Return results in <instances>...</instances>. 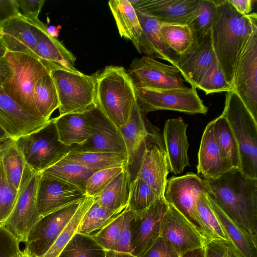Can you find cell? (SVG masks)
Masks as SVG:
<instances>
[{
	"label": "cell",
	"instance_id": "6da1fadb",
	"mask_svg": "<svg viewBox=\"0 0 257 257\" xmlns=\"http://www.w3.org/2000/svg\"><path fill=\"white\" fill-rule=\"evenodd\" d=\"M203 179L207 194L222 210L257 239V179L248 177L235 168L217 179Z\"/></svg>",
	"mask_w": 257,
	"mask_h": 257
},
{
	"label": "cell",
	"instance_id": "7a4b0ae2",
	"mask_svg": "<svg viewBox=\"0 0 257 257\" xmlns=\"http://www.w3.org/2000/svg\"><path fill=\"white\" fill-rule=\"evenodd\" d=\"M215 1L217 11L211 29L212 46L218 63L232 86L238 58L257 28V15L239 14L227 0Z\"/></svg>",
	"mask_w": 257,
	"mask_h": 257
},
{
	"label": "cell",
	"instance_id": "3957f363",
	"mask_svg": "<svg viewBox=\"0 0 257 257\" xmlns=\"http://www.w3.org/2000/svg\"><path fill=\"white\" fill-rule=\"evenodd\" d=\"M95 73L96 106L119 130L137 101L135 86L123 67L108 66Z\"/></svg>",
	"mask_w": 257,
	"mask_h": 257
},
{
	"label": "cell",
	"instance_id": "277c9868",
	"mask_svg": "<svg viewBox=\"0 0 257 257\" xmlns=\"http://www.w3.org/2000/svg\"><path fill=\"white\" fill-rule=\"evenodd\" d=\"M221 115L227 120L238 145L239 169L246 176L257 179V121L233 90L226 92Z\"/></svg>",
	"mask_w": 257,
	"mask_h": 257
},
{
	"label": "cell",
	"instance_id": "5b68a950",
	"mask_svg": "<svg viewBox=\"0 0 257 257\" xmlns=\"http://www.w3.org/2000/svg\"><path fill=\"white\" fill-rule=\"evenodd\" d=\"M5 57L8 74L2 89L23 109L39 117L34 105L35 88L50 71L38 58L27 54L7 51Z\"/></svg>",
	"mask_w": 257,
	"mask_h": 257
},
{
	"label": "cell",
	"instance_id": "8992f818",
	"mask_svg": "<svg viewBox=\"0 0 257 257\" xmlns=\"http://www.w3.org/2000/svg\"><path fill=\"white\" fill-rule=\"evenodd\" d=\"M14 141L26 164L40 173L64 158L71 149L59 141L54 118L38 130Z\"/></svg>",
	"mask_w": 257,
	"mask_h": 257
},
{
	"label": "cell",
	"instance_id": "52a82bcc",
	"mask_svg": "<svg viewBox=\"0 0 257 257\" xmlns=\"http://www.w3.org/2000/svg\"><path fill=\"white\" fill-rule=\"evenodd\" d=\"M41 176V173L26 164L14 207L2 228L18 244L25 242L29 232L40 219L37 198Z\"/></svg>",
	"mask_w": 257,
	"mask_h": 257
},
{
	"label": "cell",
	"instance_id": "ba28073f",
	"mask_svg": "<svg viewBox=\"0 0 257 257\" xmlns=\"http://www.w3.org/2000/svg\"><path fill=\"white\" fill-rule=\"evenodd\" d=\"M59 102V115L84 112L96 104V75L63 69L50 72Z\"/></svg>",
	"mask_w": 257,
	"mask_h": 257
},
{
	"label": "cell",
	"instance_id": "9c48e42d",
	"mask_svg": "<svg viewBox=\"0 0 257 257\" xmlns=\"http://www.w3.org/2000/svg\"><path fill=\"white\" fill-rule=\"evenodd\" d=\"M135 92L137 103L144 114L168 110L191 114H205L208 111V107L193 87L163 89L135 88Z\"/></svg>",
	"mask_w": 257,
	"mask_h": 257
},
{
	"label": "cell",
	"instance_id": "30bf717a",
	"mask_svg": "<svg viewBox=\"0 0 257 257\" xmlns=\"http://www.w3.org/2000/svg\"><path fill=\"white\" fill-rule=\"evenodd\" d=\"M203 193H208L203 179L198 174L191 172L169 178L164 198L167 203L172 205L186 217L206 240L210 239L209 234L195 208L197 198Z\"/></svg>",
	"mask_w": 257,
	"mask_h": 257
},
{
	"label": "cell",
	"instance_id": "8fae6325",
	"mask_svg": "<svg viewBox=\"0 0 257 257\" xmlns=\"http://www.w3.org/2000/svg\"><path fill=\"white\" fill-rule=\"evenodd\" d=\"M135 88H186L185 80L174 65L144 56L136 58L126 70Z\"/></svg>",
	"mask_w": 257,
	"mask_h": 257
},
{
	"label": "cell",
	"instance_id": "7c38bea8",
	"mask_svg": "<svg viewBox=\"0 0 257 257\" xmlns=\"http://www.w3.org/2000/svg\"><path fill=\"white\" fill-rule=\"evenodd\" d=\"M232 87L257 121V28L238 58Z\"/></svg>",
	"mask_w": 257,
	"mask_h": 257
},
{
	"label": "cell",
	"instance_id": "4fadbf2b",
	"mask_svg": "<svg viewBox=\"0 0 257 257\" xmlns=\"http://www.w3.org/2000/svg\"><path fill=\"white\" fill-rule=\"evenodd\" d=\"M138 156L139 166L136 176L140 177L164 197L170 171L163 137L160 133L148 137Z\"/></svg>",
	"mask_w": 257,
	"mask_h": 257
},
{
	"label": "cell",
	"instance_id": "5bb4252c",
	"mask_svg": "<svg viewBox=\"0 0 257 257\" xmlns=\"http://www.w3.org/2000/svg\"><path fill=\"white\" fill-rule=\"evenodd\" d=\"M84 198L41 218L25 242L31 257H40L51 247L80 206Z\"/></svg>",
	"mask_w": 257,
	"mask_h": 257
},
{
	"label": "cell",
	"instance_id": "9a60e30c",
	"mask_svg": "<svg viewBox=\"0 0 257 257\" xmlns=\"http://www.w3.org/2000/svg\"><path fill=\"white\" fill-rule=\"evenodd\" d=\"M189 47L179 56L176 66L191 87L197 88L206 72L218 63L213 48L211 30L199 36H193Z\"/></svg>",
	"mask_w": 257,
	"mask_h": 257
},
{
	"label": "cell",
	"instance_id": "2e32d148",
	"mask_svg": "<svg viewBox=\"0 0 257 257\" xmlns=\"http://www.w3.org/2000/svg\"><path fill=\"white\" fill-rule=\"evenodd\" d=\"M160 235L181 256L189 251L203 247L204 245L205 239L196 228L168 203L161 221Z\"/></svg>",
	"mask_w": 257,
	"mask_h": 257
},
{
	"label": "cell",
	"instance_id": "e0dca14e",
	"mask_svg": "<svg viewBox=\"0 0 257 257\" xmlns=\"http://www.w3.org/2000/svg\"><path fill=\"white\" fill-rule=\"evenodd\" d=\"M167 208L163 198L143 211L134 212L130 221L132 254L140 257L160 236L161 221Z\"/></svg>",
	"mask_w": 257,
	"mask_h": 257
},
{
	"label": "cell",
	"instance_id": "ac0fdd59",
	"mask_svg": "<svg viewBox=\"0 0 257 257\" xmlns=\"http://www.w3.org/2000/svg\"><path fill=\"white\" fill-rule=\"evenodd\" d=\"M89 111L93 128V135L83 144L72 146L69 153L92 152L126 153L119 130L97 106Z\"/></svg>",
	"mask_w": 257,
	"mask_h": 257
},
{
	"label": "cell",
	"instance_id": "d6986e66",
	"mask_svg": "<svg viewBox=\"0 0 257 257\" xmlns=\"http://www.w3.org/2000/svg\"><path fill=\"white\" fill-rule=\"evenodd\" d=\"M130 2L135 10L153 17L162 24L187 25L197 14L200 0H136Z\"/></svg>",
	"mask_w": 257,
	"mask_h": 257
},
{
	"label": "cell",
	"instance_id": "ffe728a7",
	"mask_svg": "<svg viewBox=\"0 0 257 257\" xmlns=\"http://www.w3.org/2000/svg\"><path fill=\"white\" fill-rule=\"evenodd\" d=\"M85 197V194L75 186L41 174L37 198L40 219Z\"/></svg>",
	"mask_w": 257,
	"mask_h": 257
},
{
	"label": "cell",
	"instance_id": "44dd1931",
	"mask_svg": "<svg viewBox=\"0 0 257 257\" xmlns=\"http://www.w3.org/2000/svg\"><path fill=\"white\" fill-rule=\"evenodd\" d=\"M49 120L23 109L0 87V127L10 138L15 140L35 132Z\"/></svg>",
	"mask_w": 257,
	"mask_h": 257
},
{
	"label": "cell",
	"instance_id": "7402d4cb",
	"mask_svg": "<svg viewBox=\"0 0 257 257\" xmlns=\"http://www.w3.org/2000/svg\"><path fill=\"white\" fill-rule=\"evenodd\" d=\"M36 37L35 55L50 72L56 69L78 71L75 67V56L48 33L47 27L40 20L37 23Z\"/></svg>",
	"mask_w": 257,
	"mask_h": 257
},
{
	"label": "cell",
	"instance_id": "603a6c76",
	"mask_svg": "<svg viewBox=\"0 0 257 257\" xmlns=\"http://www.w3.org/2000/svg\"><path fill=\"white\" fill-rule=\"evenodd\" d=\"M188 124L182 117L167 119L163 131V140L169 167L174 174L182 173L190 166L188 150L189 144L186 135Z\"/></svg>",
	"mask_w": 257,
	"mask_h": 257
},
{
	"label": "cell",
	"instance_id": "cb8c5ba5",
	"mask_svg": "<svg viewBox=\"0 0 257 257\" xmlns=\"http://www.w3.org/2000/svg\"><path fill=\"white\" fill-rule=\"evenodd\" d=\"M136 11L142 29L136 49L145 56L153 59H163L175 66L180 55L174 52L163 39L160 32L162 23L153 17Z\"/></svg>",
	"mask_w": 257,
	"mask_h": 257
},
{
	"label": "cell",
	"instance_id": "d4e9b609",
	"mask_svg": "<svg viewBox=\"0 0 257 257\" xmlns=\"http://www.w3.org/2000/svg\"><path fill=\"white\" fill-rule=\"evenodd\" d=\"M21 15L6 22L0 28L1 39L7 51L25 53L37 58V23Z\"/></svg>",
	"mask_w": 257,
	"mask_h": 257
},
{
	"label": "cell",
	"instance_id": "484cf974",
	"mask_svg": "<svg viewBox=\"0 0 257 257\" xmlns=\"http://www.w3.org/2000/svg\"><path fill=\"white\" fill-rule=\"evenodd\" d=\"M233 168L222 156L215 140L212 121L206 125L198 153L197 172L203 178L215 179Z\"/></svg>",
	"mask_w": 257,
	"mask_h": 257
},
{
	"label": "cell",
	"instance_id": "4316f807",
	"mask_svg": "<svg viewBox=\"0 0 257 257\" xmlns=\"http://www.w3.org/2000/svg\"><path fill=\"white\" fill-rule=\"evenodd\" d=\"M119 131L125 146L130 165L135 157L138 156L148 137L160 133L159 128L146 118L137 101L133 106L127 121Z\"/></svg>",
	"mask_w": 257,
	"mask_h": 257
},
{
	"label": "cell",
	"instance_id": "83f0119b",
	"mask_svg": "<svg viewBox=\"0 0 257 257\" xmlns=\"http://www.w3.org/2000/svg\"><path fill=\"white\" fill-rule=\"evenodd\" d=\"M89 110L54 118L59 140L62 144L68 147L81 145L92 136L93 128Z\"/></svg>",
	"mask_w": 257,
	"mask_h": 257
},
{
	"label": "cell",
	"instance_id": "f1b7e54d",
	"mask_svg": "<svg viewBox=\"0 0 257 257\" xmlns=\"http://www.w3.org/2000/svg\"><path fill=\"white\" fill-rule=\"evenodd\" d=\"M210 206L230 241L243 257H257V239L232 221L207 193Z\"/></svg>",
	"mask_w": 257,
	"mask_h": 257
},
{
	"label": "cell",
	"instance_id": "f546056e",
	"mask_svg": "<svg viewBox=\"0 0 257 257\" xmlns=\"http://www.w3.org/2000/svg\"><path fill=\"white\" fill-rule=\"evenodd\" d=\"M108 4L120 37L130 40L136 48L142 29L134 7L129 0H110Z\"/></svg>",
	"mask_w": 257,
	"mask_h": 257
},
{
	"label": "cell",
	"instance_id": "4dcf8cb0",
	"mask_svg": "<svg viewBox=\"0 0 257 257\" xmlns=\"http://www.w3.org/2000/svg\"><path fill=\"white\" fill-rule=\"evenodd\" d=\"M131 182L128 167L93 197L94 201L110 210L122 212L128 206Z\"/></svg>",
	"mask_w": 257,
	"mask_h": 257
},
{
	"label": "cell",
	"instance_id": "1f68e13d",
	"mask_svg": "<svg viewBox=\"0 0 257 257\" xmlns=\"http://www.w3.org/2000/svg\"><path fill=\"white\" fill-rule=\"evenodd\" d=\"M64 160L96 170L122 167H128L127 153L92 152L79 153H69Z\"/></svg>",
	"mask_w": 257,
	"mask_h": 257
},
{
	"label": "cell",
	"instance_id": "d6a6232c",
	"mask_svg": "<svg viewBox=\"0 0 257 257\" xmlns=\"http://www.w3.org/2000/svg\"><path fill=\"white\" fill-rule=\"evenodd\" d=\"M98 170L88 168L63 159L41 174L72 185L85 194L86 186L88 178Z\"/></svg>",
	"mask_w": 257,
	"mask_h": 257
},
{
	"label": "cell",
	"instance_id": "836d02e7",
	"mask_svg": "<svg viewBox=\"0 0 257 257\" xmlns=\"http://www.w3.org/2000/svg\"><path fill=\"white\" fill-rule=\"evenodd\" d=\"M34 105L39 117L50 119L53 112L59 106L58 94L50 73L37 81L34 95Z\"/></svg>",
	"mask_w": 257,
	"mask_h": 257
},
{
	"label": "cell",
	"instance_id": "e575fe53",
	"mask_svg": "<svg viewBox=\"0 0 257 257\" xmlns=\"http://www.w3.org/2000/svg\"><path fill=\"white\" fill-rule=\"evenodd\" d=\"M215 140L223 157L228 160L232 167H239L238 145L226 119L221 114L212 120Z\"/></svg>",
	"mask_w": 257,
	"mask_h": 257
},
{
	"label": "cell",
	"instance_id": "d590c367",
	"mask_svg": "<svg viewBox=\"0 0 257 257\" xmlns=\"http://www.w3.org/2000/svg\"><path fill=\"white\" fill-rule=\"evenodd\" d=\"M122 212L110 210L94 201L82 217L77 232L91 236Z\"/></svg>",
	"mask_w": 257,
	"mask_h": 257
},
{
	"label": "cell",
	"instance_id": "8d00e7d4",
	"mask_svg": "<svg viewBox=\"0 0 257 257\" xmlns=\"http://www.w3.org/2000/svg\"><path fill=\"white\" fill-rule=\"evenodd\" d=\"M58 257H106V250L90 236L76 232Z\"/></svg>",
	"mask_w": 257,
	"mask_h": 257
},
{
	"label": "cell",
	"instance_id": "74e56055",
	"mask_svg": "<svg viewBox=\"0 0 257 257\" xmlns=\"http://www.w3.org/2000/svg\"><path fill=\"white\" fill-rule=\"evenodd\" d=\"M93 202V198L86 196L73 217L60 233L51 247L40 257L58 256L64 247L77 232L82 217Z\"/></svg>",
	"mask_w": 257,
	"mask_h": 257
},
{
	"label": "cell",
	"instance_id": "f35d334b",
	"mask_svg": "<svg viewBox=\"0 0 257 257\" xmlns=\"http://www.w3.org/2000/svg\"><path fill=\"white\" fill-rule=\"evenodd\" d=\"M163 198L140 177L136 176L131 183L127 207L135 212H140Z\"/></svg>",
	"mask_w": 257,
	"mask_h": 257
},
{
	"label": "cell",
	"instance_id": "ab89813d",
	"mask_svg": "<svg viewBox=\"0 0 257 257\" xmlns=\"http://www.w3.org/2000/svg\"><path fill=\"white\" fill-rule=\"evenodd\" d=\"M1 158L8 180L18 190L26 163L14 139L4 148Z\"/></svg>",
	"mask_w": 257,
	"mask_h": 257
},
{
	"label": "cell",
	"instance_id": "60d3db41",
	"mask_svg": "<svg viewBox=\"0 0 257 257\" xmlns=\"http://www.w3.org/2000/svg\"><path fill=\"white\" fill-rule=\"evenodd\" d=\"M160 32L167 45L179 55L193 40L192 31L187 25L162 23Z\"/></svg>",
	"mask_w": 257,
	"mask_h": 257
},
{
	"label": "cell",
	"instance_id": "b9f144b4",
	"mask_svg": "<svg viewBox=\"0 0 257 257\" xmlns=\"http://www.w3.org/2000/svg\"><path fill=\"white\" fill-rule=\"evenodd\" d=\"M195 208L200 220L209 234L210 239L230 241L212 211L206 193H201L197 197Z\"/></svg>",
	"mask_w": 257,
	"mask_h": 257
},
{
	"label": "cell",
	"instance_id": "7bdbcfd3",
	"mask_svg": "<svg viewBox=\"0 0 257 257\" xmlns=\"http://www.w3.org/2000/svg\"><path fill=\"white\" fill-rule=\"evenodd\" d=\"M217 11L215 1L200 0L197 14L187 25L193 36H199L208 33L212 27Z\"/></svg>",
	"mask_w": 257,
	"mask_h": 257
},
{
	"label": "cell",
	"instance_id": "ee69618b",
	"mask_svg": "<svg viewBox=\"0 0 257 257\" xmlns=\"http://www.w3.org/2000/svg\"><path fill=\"white\" fill-rule=\"evenodd\" d=\"M18 191L8 180L0 157V229L5 225L12 212Z\"/></svg>",
	"mask_w": 257,
	"mask_h": 257
},
{
	"label": "cell",
	"instance_id": "f6af8a7d",
	"mask_svg": "<svg viewBox=\"0 0 257 257\" xmlns=\"http://www.w3.org/2000/svg\"><path fill=\"white\" fill-rule=\"evenodd\" d=\"M198 88L205 92L206 95L232 90L218 63L214 64L206 72Z\"/></svg>",
	"mask_w": 257,
	"mask_h": 257
},
{
	"label": "cell",
	"instance_id": "bcb514c9",
	"mask_svg": "<svg viewBox=\"0 0 257 257\" xmlns=\"http://www.w3.org/2000/svg\"><path fill=\"white\" fill-rule=\"evenodd\" d=\"M126 168L122 167L108 168L99 170L93 173L87 181L85 189L86 196L94 197Z\"/></svg>",
	"mask_w": 257,
	"mask_h": 257
},
{
	"label": "cell",
	"instance_id": "7dc6e473",
	"mask_svg": "<svg viewBox=\"0 0 257 257\" xmlns=\"http://www.w3.org/2000/svg\"><path fill=\"white\" fill-rule=\"evenodd\" d=\"M124 211L106 225L90 236L105 250H114L123 221Z\"/></svg>",
	"mask_w": 257,
	"mask_h": 257
},
{
	"label": "cell",
	"instance_id": "c3c4849f",
	"mask_svg": "<svg viewBox=\"0 0 257 257\" xmlns=\"http://www.w3.org/2000/svg\"><path fill=\"white\" fill-rule=\"evenodd\" d=\"M205 257H243L231 241L219 239L205 240Z\"/></svg>",
	"mask_w": 257,
	"mask_h": 257
},
{
	"label": "cell",
	"instance_id": "681fc988",
	"mask_svg": "<svg viewBox=\"0 0 257 257\" xmlns=\"http://www.w3.org/2000/svg\"><path fill=\"white\" fill-rule=\"evenodd\" d=\"M134 214V212L131 210L128 207L124 210L122 225L114 250L119 252H132L130 221Z\"/></svg>",
	"mask_w": 257,
	"mask_h": 257
},
{
	"label": "cell",
	"instance_id": "f907efd6",
	"mask_svg": "<svg viewBox=\"0 0 257 257\" xmlns=\"http://www.w3.org/2000/svg\"><path fill=\"white\" fill-rule=\"evenodd\" d=\"M140 257H181L171 245L160 236Z\"/></svg>",
	"mask_w": 257,
	"mask_h": 257
},
{
	"label": "cell",
	"instance_id": "816d5d0a",
	"mask_svg": "<svg viewBox=\"0 0 257 257\" xmlns=\"http://www.w3.org/2000/svg\"><path fill=\"white\" fill-rule=\"evenodd\" d=\"M20 15L29 20L38 19L45 0H16Z\"/></svg>",
	"mask_w": 257,
	"mask_h": 257
},
{
	"label": "cell",
	"instance_id": "f5cc1de1",
	"mask_svg": "<svg viewBox=\"0 0 257 257\" xmlns=\"http://www.w3.org/2000/svg\"><path fill=\"white\" fill-rule=\"evenodd\" d=\"M19 16L16 0L0 1V28L7 21Z\"/></svg>",
	"mask_w": 257,
	"mask_h": 257
},
{
	"label": "cell",
	"instance_id": "db71d44e",
	"mask_svg": "<svg viewBox=\"0 0 257 257\" xmlns=\"http://www.w3.org/2000/svg\"><path fill=\"white\" fill-rule=\"evenodd\" d=\"M230 4L239 14L247 15L252 9V0H227Z\"/></svg>",
	"mask_w": 257,
	"mask_h": 257
},
{
	"label": "cell",
	"instance_id": "11a10c76",
	"mask_svg": "<svg viewBox=\"0 0 257 257\" xmlns=\"http://www.w3.org/2000/svg\"><path fill=\"white\" fill-rule=\"evenodd\" d=\"M8 74V65L5 57H0V87H2Z\"/></svg>",
	"mask_w": 257,
	"mask_h": 257
},
{
	"label": "cell",
	"instance_id": "9f6ffc18",
	"mask_svg": "<svg viewBox=\"0 0 257 257\" xmlns=\"http://www.w3.org/2000/svg\"><path fill=\"white\" fill-rule=\"evenodd\" d=\"M181 257H205L204 247L189 251Z\"/></svg>",
	"mask_w": 257,
	"mask_h": 257
},
{
	"label": "cell",
	"instance_id": "6f0895ef",
	"mask_svg": "<svg viewBox=\"0 0 257 257\" xmlns=\"http://www.w3.org/2000/svg\"><path fill=\"white\" fill-rule=\"evenodd\" d=\"M106 257H136L131 253L119 252L115 250H106Z\"/></svg>",
	"mask_w": 257,
	"mask_h": 257
},
{
	"label": "cell",
	"instance_id": "680465c9",
	"mask_svg": "<svg viewBox=\"0 0 257 257\" xmlns=\"http://www.w3.org/2000/svg\"><path fill=\"white\" fill-rule=\"evenodd\" d=\"M16 250L12 253H11L9 257H31L26 249H20L18 246Z\"/></svg>",
	"mask_w": 257,
	"mask_h": 257
},
{
	"label": "cell",
	"instance_id": "91938a15",
	"mask_svg": "<svg viewBox=\"0 0 257 257\" xmlns=\"http://www.w3.org/2000/svg\"><path fill=\"white\" fill-rule=\"evenodd\" d=\"M10 138L7 133L0 127V144Z\"/></svg>",
	"mask_w": 257,
	"mask_h": 257
},
{
	"label": "cell",
	"instance_id": "94428289",
	"mask_svg": "<svg viewBox=\"0 0 257 257\" xmlns=\"http://www.w3.org/2000/svg\"><path fill=\"white\" fill-rule=\"evenodd\" d=\"M7 50L4 45V44L1 39V37H0V57L5 56V54L7 52Z\"/></svg>",
	"mask_w": 257,
	"mask_h": 257
},
{
	"label": "cell",
	"instance_id": "6125c7cd",
	"mask_svg": "<svg viewBox=\"0 0 257 257\" xmlns=\"http://www.w3.org/2000/svg\"><path fill=\"white\" fill-rule=\"evenodd\" d=\"M12 138H9L3 143L0 144V157L1 153L3 150V149L5 147V146L7 145V144L9 143V142L10 141V140Z\"/></svg>",
	"mask_w": 257,
	"mask_h": 257
},
{
	"label": "cell",
	"instance_id": "be15d7a7",
	"mask_svg": "<svg viewBox=\"0 0 257 257\" xmlns=\"http://www.w3.org/2000/svg\"><path fill=\"white\" fill-rule=\"evenodd\" d=\"M10 256V255H9ZM0 257H6V256L3 254L2 252H1V251L0 250Z\"/></svg>",
	"mask_w": 257,
	"mask_h": 257
},
{
	"label": "cell",
	"instance_id": "e7e4bbea",
	"mask_svg": "<svg viewBox=\"0 0 257 257\" xmlns=\"http://www.w3.org/2000/svg\"><path fill=\"white\" fill-rule=\"evenodd\" d=\"M1 37V29H0V37Z\"/></svg>",
	"mask_w": 257,
	"mask_h": 257
}]
</instances>
